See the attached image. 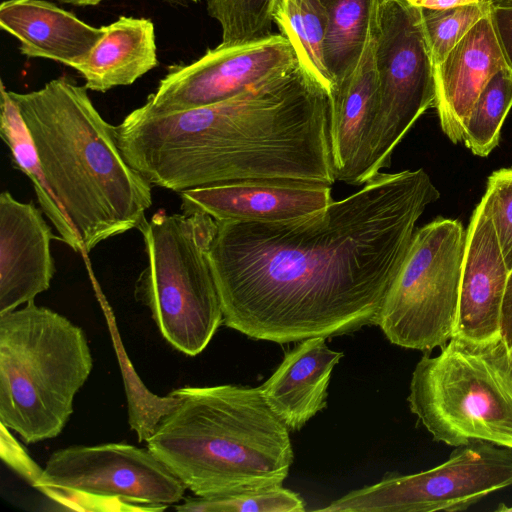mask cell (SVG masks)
<instances>
[{
	"mask_svg": "<svg viewBox=\"0 0 512 512\" xmlns=\"http://www.w3.org/2000/svg\"><path fill=\"white\" fill-rule=\"evenodd\" d=\"M439 197L423 169L379 172L310 215L217 222L209 259L223 324L279 344L377 325L416 223Z\"/></svg>",
	"mask_w": 512,
	"mask_h": 512,
	"instance_id": "1",
	"label": "cell"
},
{
	"mask_svg": "<svg viewBox=\"0 0 512 512\" xmlns=\"http://www.w3.org/2000/svg\"><path fill=\"white\" fill-rule=\"evenodd\" d=\"M329 92L299 62L228 100L170 113L141 106L122 125L129 165L175 192L228 183L336 181Z\"/></svg>",
	"mask_w": 512,
	"mask_h": 512,
	"instance_id": "2",
	"label": "cell"
},
{
	"mask_svg": "<svg viewBox=\"0 0 512 512\" xmlns=\"http://www.w3.org/2000/svg\"><path fill=\"white\" fill-rule=\"evenodd\" d=\"M34 142L42 169L89 253L147 221L152 184L123 157L88 89L66 77L27 93L9 91Z\"/></svg>",
	"mask_w": 512,
	"mask_h": 512,
	"instance_id": "3",
	"label": "cell"
},
{
	"mask_svg": "<svg viewBox=\"0 0 512 512\" xmlns=\"http://www.w3.org/2000/svg\"><path fill=\"white\" fill-rule=\"evenodd\" d=\"M147 439L197 497L281 487L293 462L289 428L259 388L186 386Z\"/></svg>",
	"mask_w": 512,
	"mask_h": 512,
	"instance_id": "4",
	"label": "cell"
},
{
	"mask_svg": "<svg viewBox=\"0 0 512 512\" xmlns=\"http://www.w3.org/2000/svg\"><path fill=\"white\" fill-rule=\"evenodd\" d=\"M93 368L83 329L34 301L0 314V422L27 444L57 437Z\"/></svg>",
	"mask_w": 512,
	"mask_h": 512,
	"instance_id": "5",
	"label": "cell"
},
{
	"mask_svg": "<svg viewBox=\"0 0 512 512\" xmlns=\"http://www.w3.org/2000/svg\"><path fill=\"white\" fill-rule=\"evenodd\" d=\"M441 349L415 366L411 412L435 441L512 449V359L501 337L475 342L453 336Z\"/></svg>",
	"mask_w": 512,
	"mask_h": 512,
	"instance_id": "6",
	"label": "cell"
},
{
	"mask_svg": "<svg viewBox=\"0 0 512 512\" xmlns=\"http://www.w3.org/2000/svg\"><path fill=\"white\" fill-rule=\"evenodd\" d=\"M217 222L204 212L158 210L139 229L147 263L135 282L137 301L151 312L163 338L196 356L223 323L209 251Z\"/></svg>",
	"mask_w": 512,
	"mask_h": 512,
	"instance_id": "7",
	"label": "cell"
},
{
	"mask_svg": "<svg viewBox=\"0 0 512 512\" xmlns=\"http://www.w3.org/2000/svg\"><path fill=\"white\" fill-rule=\"evenodd\" d=\"M465 242L459 220L437 218L416 229L378 316L392 344L428 354L453 337Z\"/></svg>",
	"mask_w": 512,
	"mask_h": 512,
	"instance_id": "8",
	"label": "cell"
},
{
	"mask_svg": "<svg viewBox=\"0 0 512 512\" xmlns=\"http://www.w3.org/2000/svg\"><path fill=\"white\" fill-rule=\"evenodd\" d=\"M377 105L371 133L370 175L429 108L435 107L434 62L422 9L404 0H381L375 49Z\"/></svg>",
	"mask_w": 512,
	"mask_h": 512,
	"instance_id": "9",
	"label": "cell"
},
{
	"mask_svg": "<svg viewBox=\"0 0 512 512\" xmlns=\"http://www.w3.org/2000/svg\"><path fill=\"white\" fill-rule=\"evenodd\" d=\"M512 485V449L486 441L455 447L448 460L422 472L393 475L354 490L319 511H464Z\"/></svg>",
	"mask_w": 512,
	"mask_h": 512,
	"instance_id": "10",
	"label": "cell"
},
{
	"mask_svg": "<svg viewBox=\"0 0 512 512\" xmlns=\"http://www.w3.org/2000/svg\"><path fill=\"white\" fill-rule=\"evenodd\" d=\"M167 509L186 486L149 449L126 443L73 445L55 451L34 487Z\"/></svg>",
	"mask_w": 512,
	"mask_h": 512,
	"instance_id": "11",
	"label": "cell"
},
{
	"mask_svg": "<svg viewBox=\"0 0 512 512\" xmlns=\"http://www.w3.org/2000/svg\"><path fill=\"white\" fill-rule=\"evenodd\" d=\"M297 63L292 45L280 33L238 45L219 44L192 63L171 66L141 107L152 113H170L212 105L281 75Z\"/></svg>",
	"mask_w": 512,
	"mask_h": 512,
	"instance_id": "12",
	"label": "cell"
},
{
	"mask_svg": "<svg viewBox=\"0 0 512 512\" xmlns=\"http://www.w3.org/2000/svg\"><path fill=\"white\" fill-rule=\"evenodd\" d=\"M58 236L33 203L0 194V314L34 301L56 272L51 241Z\"/></svg>",
	"mask_w": 512,
	"mask_h": 512,
	"instance_id": "13",
	"label": "cell"
},
{
	"mask_svg": "<svg viewBox=\"0 0 512 512\" xmlns=\"http://www.w3.org/2000/svg\"><path fill=\"white\" fill-rule=\"evenodd\" d=\"M508 269L489 216L479 203L466 230L454 335L475 342L500 337Z\"/></svg>",
	"mask_w": 512,
	"mask_h": 512,
	"instance_id": "14",
	"label": "cell"
},
{
	"mask_svg": "<svg viewBox=\"0 0 512 512\" xmlns=\"http://www.w3.org/2000/svg\"><path fill=\"white\" fill-rule=\"evenodd\" d=\"M180 199L183 213L204 212L216 222L244 223L291 220L334 201L329 186L248 182L188 189Z\"/></svg>",
	"mask_w": 512,
	"mask_h": 512,
	"instance_id": "15",
	"label": "cell"
},
{
	"mask_svg": "<svg viewBox=\"0 0 512 512\" xmlns=\"http://www.w3.org/2000/svg\"><path fill=\"white\" fill-rule=\"evenodd\" d=\"M378 21L355 70L331 97L330 142L336 180L363 185L371 180V133L377 105L375 49Z\"/></svg>",
	"mask_w": 512,
	"mask_h": 512,
	"instance_id": "16",
	"label": "cell"
},
{
	"mask_svg": "<svg viewBox=\"0 0 512 512\" xmlns=\"http://www.w3.org/2000/svg\"><path fill=\"white\" fill-rule=\"evenodd\" d=\"M505 68L491 11L435 66V108L442 131L454 144L462 141L466 119L486 83Z\"/></svg>",
	"mask_w": 512,
	"mask_h": 512,
	"instance_id": "17",
	"label": "cell"
},
{
	"mask_svg": "<svg viewBox=\"0 0 512 512\" xmlns=\"http://www.w3.org/2000/svg\"><path fill=\"white\" fill-rule=\"evenodd\" d=\"M0 25L20 43L21 54L50 59L76 69L104 36L73 13L43 0H5Z\"/></svg>",
	"mask_w": 512,
	"mask_h": 512,
	"instance_id": "18",
	"label": "cell"
},
{
	"mask_svg": "<svg viewBox=\"0 0 512 512\" xmlns=\"http://www.w3.org/2000/svg\"><path fill=\"white\" fill-rule=\"evenodd\" d=\"M342 357L326 345L325 337L304 339L258 388L286 426L299 430L326 407L331 373Z\"/></svg>",
	"mask_w": 512,
	"mask_h": 512,
	"instance_id": "19",
	"label": "cell"
},
{
	"mask_svg": "<svg viewBox=\"0 0 512 512\" xmlns=\"http://www.w3.org/2000/svg\"><path fill=\"white\" fill-rule=\"evenodd\" d=\"M104 30L89 58L75 69L88 90L106 92L131 85L158 65L150 19L120 16Z\"/></svg>",
	"mask_w": 512,
	"mask_h": 512,
	"instance_id": "20",
	"label": "cell"
},
{
	"mask_svg": "<svg viewBox=\"0 0 512 512\" xmlns=\"http://www.w3.org/2000/svg\"><path fill=\"white\" fill-rule=\"evenodd\" d=\"M0 86V136L10 150L13 166L32 182L41 210L58 232L60 241L76 252H83L81 240L45 176L20 110L2 81Z\"/></svg>",
	"mask_w": 512,
	"mask_h": 512,
	"instance_id": "21",
	"label": "cell"
},
{
	"mask_svg": "<svg viewBox=\"0 0 512 512\" xmlns=\"http://www.w3.org/2000/svg\"><path fill=\"white\" fill-rule=\"evenodd\" d=\"M380 2L324 0L327 28L323 55L334 87L358 66L377 24Z\"/></svg>",
	"mask_w": 512,
	"mask_h": 512,
	"instance_id": "22",
	"label": "cell"
},
{
	"mask_svg": "<svg viewBox=\"0 0 512 512\" xmlns=\"http://www.w3.org/2000/svg\"><path fill=\"white\" fill-rule=\"evenodd\" d=\"M272 17L299 64L331 95L334 82L323 55L327 28L324 0H276Z\"/></svg>",
	"mask_w": 512,
	"mask_h": 512,
	"instance_id": "23",
	"label": "cell"
},
{
	"mask_svg": "<svg viewBox=\"0 0 512 512\" xmlns=\"http://www.w3.org/2000/svg\"><path fill=\"white\" fill-rule=\"evenodd\" d=\"M511 108L512 73L505 68L486 83L464 124L462 141L473 154L486 157L498 145Z\"/></svg>",
	"mask_w": 512,
	"mask_h": 512,
	"instance_id": "24",
	"label": "cell"
},
{
	"mask_svg": "<svg viewBox=\"0 0 512 512\" xmlns=\"http://www.w3.org/2000/svg\"><path fill=\"white\" fill-rule=\"evenodd\" d=\"M276 0H206L207 12L221 26L223 45H238L269 36Z\"/></svg>",
	"mask_w": 512,
	"mask_h": 512,
	"instance_id": "25",
	"label": "cell"
},
{
	"mask_svg": "<svg viewBox=\"0 0 512 512\" xmlns=\"http://www.w3.org/2000/svg\"><path fill=\"white\" fill-rule=\"evenodd\" d=\"M179 512H300L305 503L295 492L281 487L244 491L219 497H194L175 506Z\"/></svg>",
	"mask_w": 512,
	"mask_h": 512,
	"instance_id": "26",
	"label": "cell"
},
{
	"mask_svg": "<svg viewBox=\"0 0 512 512\" xmlns=\"http://www.w3.org/2000/svg\"><path fill=\"white\" fill-rule=\"evenodd\" d=\"M493 4L488 1L444 9L421 8L434 66L440 64L473 25L491 11Z\"/></svg>",
	"mask_w": 512,
	"mask_h": 512,
	"instance_id": "27",
	"label": "cell"
},
{
	"mask_svg": "<svg viewBox=\"0 0 512 512\" xmlns=\"http://www.w3.org/2000/svg\"><path fill=\"white\" fill-rule=\"evenodd\" d=\"M489 216L504 261L512 269V168L494 171L480 201Z\"/></svg>",
	"mask_w": 512,
	"mask_h": 512,
	"instance_id": "28",
	"label": "cell"
},
{
	"mask_svg": "<svg viewBox=\"0 0 512 512\" xmlns=\"http://www.w3.org/2000/svg\"><path fill=\"white\" fill-rule=\"evenodd\" d=\"M0 427L1 458L24 480L35 487L42 475L43 469L34 462L25 449L15 440L9 429L1 422Z\"/></svg>",
	"mask_w": 512,
	"mask_h": 512,
	"instance_id": "29",
	"label": "cell"
},
{
	"mask_svg": "<svg viewBox=\"0 0 512 512\" xmlns=\"http://www.w3.org/2000/svg\"><path fill=\"white\" fill-rule=\"evenodd\" d=\"M491 15L506 66L512 73V5L493 4Z\"/></svg>",
	"mask_w": 512,
	"mask_h": 512,
	"instance_id": "30",
	"label": "cell"
},
{
	"mask_svg": "<svg viewBox=\"0 0 512 512\" xmlns=\"http://www.w3.org/2000/svg\"><path fill=\"white\" fill-rule=\"evenodd\" d=\"M500 337L512 359V269L509 272L501 308Z\"/></svg>",
	"mask_w": 512,
	"mask_h": 512,
	"instance_id": "31",
	"label": "cell"
},
{
	"mask_svg": "<svg viewBox=\"0 0 512 512\" xmlns=\"http://www.w3.org/2000/svg\"><path fill=\"white\" fill-rule=\"evenodd\" d=\"M422 9H444L471 3H483L493 0H404Z\"/></svg>",
	"mask_w": 512,
	"mask_h": 512,
	"instance_id": "32",
	"label": "cell"
},
{
	"mask_svg": "<svg viewBox=\"0 0 512 512\" xmlns=\"http://www.w3.org/2000/svg\"><path fill=\"white\" fill-rule=\"evenodd\" d=\"M60 3L72 4L76 6H95L104 0H56Z\"/></svg>",
	"mask_w": 512,
	"mask_h": 512,
	"instance_id": "33",
	"label": "cell"
},
{
	"mask_svg": "<svg viewBox=\"0 0 512 512\" xmlns=\"http://www.w3.org/2000/svg\"><path fill=\"white\" fill-rule=\"evenodd\" d=\"M496 510L501 512H512V506H506L501 503Z\"/></svg>",
	"mask_w": 512,
	"mask_h": 512,
	"instance_id": "34",
	"label": "cell"
},
{
	"mask_svg": "<svg viewBox=\"0 0 512 512\" xmlns=\"http://www.w3.org/2000/svg\"><path fill=\"white\" fill-rule=\"evenodd\" d=\"M493 3L498 5H512V0H493Z\"/></svg>",
	"mask_w": 512,
	"mask_h": 512,
	"instance_id": "35",
	"label": "cell"
},
{
	"mask_svg": "<svg viewBox=\"0 0 512 512\" xmlns=\"http://www.w3.org/2000/svg\"><path fill=\"white\" fill-rule=\"evenodd\" d=\"M175 2H198L199 0H171Z\"/></svg>",
	"mask_w": 512,
	"mask_h": 512,
	"instance_id": "36",
	"label": "cell"
}]
</instances>
